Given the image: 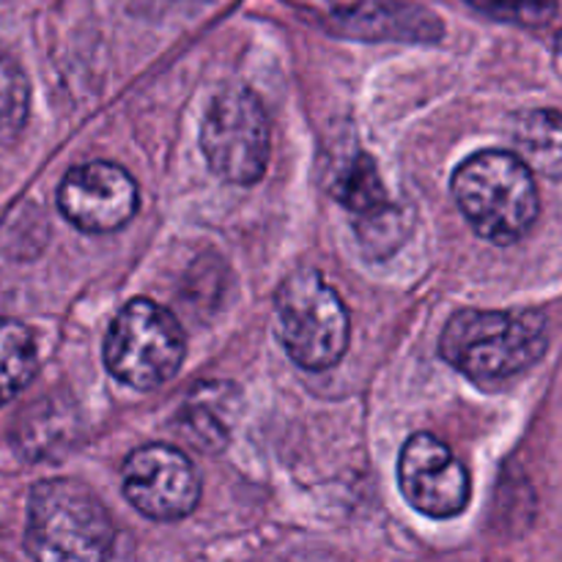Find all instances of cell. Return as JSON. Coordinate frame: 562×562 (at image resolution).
<instances>
[{
  "label": "cell",
  "mask_w": 562,
  "mask_h": 562,
  "mask_svg": "<svg viewBox=\"0 0 562 562\" xmlns=\"http://www.w3.org/2000/svg\"><path fill=\"white\" fill-rule=\"evenodd\" d=\"M340 33L357 38H395V42H437L442 22L423 5L398 0H360L335 14Z\"/></svg>",
  "instance_id": "10"
},
{
  "label": "cell",
  "mask_w": 562,
  "mask_h": 562,
  "mask_svg": "<svg viewBox=\"0 0 562 562\" xmlns=\"http://www.w3.org/2000/svg\"><path fill=\"white\" fill-rule=\"evenodd\" d=\"M113 543L115 527L91 488L69 477L33 486L25 527L33 562H110Z\"/></svg>",
  "instance_id": "1"
},
{
  "label": "cell",
  "mask_w": 562,
  "mask_h": 562,
  "mask_svg": "<svg viewBox=\"0 0 562 562\" xmlns=\"http://www.w3.org/2000/svg\"><path fill=\"white\" fill-rule=\"evenodd\" d=\"M38 351L31 329L14 318H0V406L33 382Z\"/></svg>",
  "instance_id": "14"
},
{
  "label": "cell",
  "mask_w": 562,
  "mask_h": 562,
  "mask_svg": "<svg viewBox=\"0 0 562 562\" xmlns=\"http://www.w3.org/2000/svg\"><path fill=\"white\" fill-rule=\"evenodd\" d=\"M481 14L510 25L541 27L558 14V0H464Z\"/></svg>",
  "instance_id": "16"
},
{
  "label": "cell",
  "mask_w": 562,
  "mask_h": 562,
  "mask_svg": "<svg viewBox=\"0 0 562 562\" xmlns=\"http://www.w3.org/2000/svg\"><path fill=\"white\" fill-rule=\"evenodd\" d=\"M516 157L547 179H562V115L554 110H530L514 124Z\"/></svg>",
  "instance_id": "12"
},
{
  "label": "cell",
  "mask_w": 562,
  "mask_h": 562,
  "mask_svg": "<svg viewBox=\"0 0 562 562\" xmlns=\"http://www.w3.org/2000/svg\"><path fill=\"white\" fill-rule=\"evenodd\" d=\"M558 49H560V55H562V33L558 36Z\"/></svg>",
  "instance_id": "17"
},
{
  "label": "cell",
  "mask_w": 562,
  "mask_h": 562,
  "mask_svg": "<svg viewBox=\"0 0 562 562\" xmlns=\"http://www.w3.org/2000/svg\"><path fill=\"white\" fill-rule=\"evenodd\" d=\"M549 344L547 322L532 311H459L445 327V362L475 382H499L527 371Z\"/></svg>",
  "instance_id": "2"
},
{
  "label": "cell",
  "mask_w": 562,
  "mask_h": 562,
  "mask_svg": "<svg viewBox=\"0 0 562 562\" xmlns=\"http://www.w3.org/2000/svg\"><path fill=\"white\" fill-rule=\"evenodd\" d=\"M184 357L187 338L173 313L143 296L121 307L104 338L110 376L135 390L162 387L176 376Z\"/></svg>",
  "instance_id": "5"
},
{
  "label": "cell",
  "mask_w": 562,
  "mask_h": 562,
  "mask_svg": "<svg viewBox=\"0 0 562 562\" xmlns=\"http://www.w3.org/2000/svg\"><path fill=\"white\" fill-rule=\"evenodd\" d=\"M453 195L467 223L494 245H514L541 212L532 170L510 151L467 157L453 173Z\"/></svg>",
  "instance_id": "3"
},
{
  "label": "cell",
  "mask_w": 562,
  "mask_h": 562,
  "mask_svg": "<svg viewBox=\"0 0 562 562\" xmlns=\"http://www.w3.org/2000/svg\"><path fill=\"white\" fill-rule=\"evenodd\" d=\"M278 335L291 360L305 371H327L349 349V311L338 291L316 272L296 269L278 291Z\"/></svg>",
  "instance_id": "4"
},
{
  "label": "cell",
  "mask_w": 562,
  "mask_h": 562,
  "mask_svg": "<svg viewBox=\"0 0 562 562\" xmlns=\"http://www.w3.org/2000/svg\"><path fill=\"white\" fill-rule=\"evenodd\" d=\"M31 110V86L20 64L0 55V146H11L22 135Z\"/></svg>",
  "instance_id": "15"
},
{
  "label": "cell",
  "mask_w": 562,
  "mask_h": 562,
  "mask_svg": "<svg viewBox=\"0 0 562 562\" xmlns=\"http://www.w3.org/2000/svg\"><path fill=\"white\" fill-rule=\"evenodd\" d=\"M335 192H338V201L344 203L349 212L360 214L368 223L379 225L384 223V220H393L395 209L393 203H390L387 190H384L376 162H373L368 154H357V157L351 159L346 173L340 176Z\"/></svg>",
  "instance_id": "13"
},
{
  "label": "cell",
  "mask_w": 562,
  "mask_h": 562,
  "mask_svg": "<svg viewBox=\"0 0 562 562\" xmlns=\"http://www.w3.org/2000/svg\"><path fill=\"white\" fill-rule=\"evenodd\" d=\"M124 497L154 521L187 519L201 499L195 464L170 445H143L124 461Z\"/></svg>",
  "instance_id": "7"
},
{
  "label": "cell",
  "mask_w": 562,
  "mask_h": 562,
  "mask_svg": "<svg viewBox=\"0 0 562 562\" xmlns=\"http://www.w3.org/2000/svg\"><path fill=\"white\" fill-rule=\"evenodd\" d=\"M201 151L217 179L256 184L269 162V119L250 88H225L206 108Z\"/></svg>",
  "instance_id": "6"
},
{
  "label": "cell",
  "mask_w": 562,
  "mask_h": 562,
  "mask_svg": "<svg viewBox=\"0 0 562 562\" xmlns=\"http://www.w3.org/2000/svg\"><path fill=\"white\" fill-rule=\"evenodd\" d=\"M398 486L406 503L428 519H453L464 514L472 497L467 467L434 434L406 439L398 459Z\"/></svg>",
  "instance_id": "8"
},
{
  "label": "cell",
  "mask_w": 562,
  "mask_h": 562,
  "mask_svg": "<svg viewBox=\"0 0 562 562\" xmlns=\"http://www.w3.org/2000/svg\"><path fill=\"white\" fill-rule=\"evenodd\" d=\"M236 387L225 382L198 384L179 412V428L187 442L206 453L223 450L236 423Z\"/></svg>",
  "instance_id": "11"
},
{
  "label": "cell",
  "mask_w": 562,
  "mask_h": 562,
  "mask_svg": "<svg viewBox=\"0 0 562 562\" xmlns=\"http://www.w3.org/2000/svg\"><path fill=\"white\" fill-rule=\"evenodd\" d=\"M58 209L82 234H113L137 212V181L115 162H86L66 173Z\"/></svg>",
  "instance_id": "9"
}]
</instances>
